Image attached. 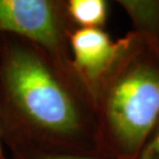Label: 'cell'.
<instances>
[{
	"instance_id": "cell-4",
	"label": "cell",
	"mask_w": 159,
	"mask_h": 159,
	"mask_svg": "<svg viewBox=\"0 0 159 159\" xmlns=\"http://www.w3.org/2000/svg\"><path fill=\"white\" fill-rule=\"evenodd\" d=\"M119 39L113 41L102 29H75L70 35V51L74 71L94 92L119 52Z\"/></svg>"
},
{
	"instance_id": "cell-8",
	"label": "cell",
	"mask_w": 159,
	"mask_h": 159,
	"mask_svg": "<svg viewBox=\"0 0 159 159\" xmlns=\"http://www.w3.org/2000/svg\"><path fill=\"white\" fill-rule=\"evenodd\" d=\"M134 159H159V118L142 144Z\"/></svg>"
},
{
	"instance_id": "cell-5",
	"label": "cell",
	"mask_w": 159,
	"mask_h": 159,
	"mask_svg": "<svg viewBox=\"0 0 159 159\" xmlns=\"http://www.w3.org/2000/svg\"><path fill=\"white\" fill-rule=\"evenodd\" d=\"M127 13L133 32L146 41L159 58V0H118Z\"/></svg>"
},
{
	"instance_id": "cell-6",
	"label": "cell",
	"mask_w": 159,
	"mask_h": 159,
	"mask_svg": "<svg viewBox=\"0 0 159 159\" xmlns=\"http://www.w3.org/2000/svg\"><path fill=\"white\" fill-rule=\"evenodd\" d=\"M66 11L77 29H102L108 17L105 0H66Z\"/></svg>"
},
{
	"instance_id": "cell-9",
	"label": "cell",
	"mask_w": 159,
	"mask_h": 159,
	"mask_svg": "<svg viewBox=\"0 0 159 159\" xmlns=\"http://www.w3.org/2000/svg\"><path fill=\"white\" fill-rule=\"evenodd\" d=\"M2 137H1V129H0V159H4L5 156H4V152H2Z\"/></svg>"
},
{
	"instance_id": "cell-10",
	"label": "cell",
	"mask_w": 159,
	"mask_h": 159,
	"mask_svg": "<svg viewBox=\"0 0 159 159\" xmlns=\"http://www.w3.org/2000/svg\"><path fill=\"white\" fill-rule=\"evenodd\" d=\"M4 159H7V158H6V157H5V158H4Z\"/></svg>"
},
{
	"instance_id": "cell-7",
	"label": "cell",
	"mask_w": 159,
	"mask_h": 159,
	"mask_svg": "<svg viewBox=\"0 0 159 159\" xmlns=\"http://www.w3.org/2000/svg\"><path fill=\"white\" fill-rule=\"evenodd\" d=\"M13 159H107L98 152H44L30 148H11Z\"/></svg>"
},
{
	"instance_id": "cell-3",
	"label": "cell",
	"mask_w": 159,
	"mask_h": 159,
	"mask_svg": "<svg viewBox=\"0 0 159 159\" xmlns=\"http://www.w3.org/2000/svg\"><path fill=\"white\" fill-rule=\"evenodd\" d=\"M77 29L66 0H0V34L23 38L72 63L70 35Z\"/></svg>"
},
{
	"instance_id": "cell-2",
	"label": "cell",
	"mask_w": 159,
	"mask_h": 159,
	"mask_svg": "<svg viewBox=\"0 0 159 159\" xmlns=\"http://www.w3.org/2000/svg\"><path fill=\"white\" fill-rule=\"evenodd\" d=\"M119 41L94 92L98 150L107 159H134L159 118V58L133 31Z\"/></svg>"
},
{
	"instance_id": "cell-1",
	"label": "cell",
	"mask_w": 159,
	"mask_h": 159,
	"mask_svg": "<svg viewBox=\"0 0 159 159\" xmlns=\"http://www.w3.org/2000/svg\"><path fill=\"white\" fill-rule=\"evenodd\" d=\"M0 129L10 150L99 153L94 98L72 63L11 34H0Z\"/></svg>"
}]
</instances>
